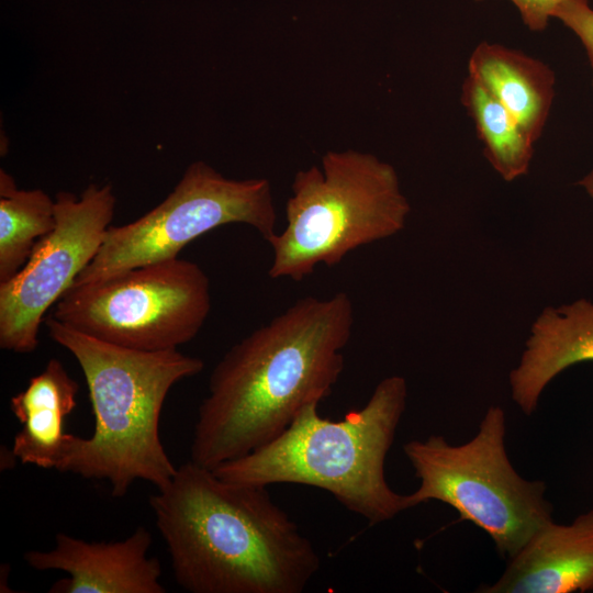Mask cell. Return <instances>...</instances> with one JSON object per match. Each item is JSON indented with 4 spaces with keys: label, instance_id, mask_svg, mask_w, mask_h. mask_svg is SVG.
Segmentation results:
<instances>
[{
    "label": "cell",
    "instance_id": "obj_18",
    "mask_svg": "<svg viewBox=\"0 0 593 593\" xmlns=\"http://www.w3.org/2000/svg\"><path fill=\"white\" fill-rule=\"evenodd\" d=\"M482 1V0H475ZM517 8L524 24L533 32H542L558 9L569 0H510Z\"/></svg>",
    "mask_w": 593,
    "mask_h": 593
},
{
    "label": "cell",
    "instance_id": "obj_12",
    "mask_svg": "<svg viewBox=\"0 0 593 593\" xmlns=\"http://www.w3.org/2000/svg\"><path fill=\"white\" fill-rule=\"evenodd\" d=\"M593 361V302L547 306L537 316L518 365L510 372L512 399L532 415L546 387L567 368Z\"/></svg>",
    "mask_w": 593,
    "mask_h": 593
},
{
    "label": "cell",
    "instance_id": "obj_16",
    "mask_svg": "<svg viewBox=\"0 0 593 593\" xmlns=\"http://www.w3.org/2000/svg\"><path fill=\"white\" fill-rule=\"evenodd\" d=\"M56 225L55 200L41 189L20 190L0 171V283L27 261L36 243Z\"/></svg>",
    "mask_w": 593,
    "mask_h": 593
},
{
    "label": "cell",
    "instance_id": "obj_9",
    "mask_svg": "<svg viewBox=\"0 0 593 593\" xmlns=\"http://www.w3.org/2000/svg\"><path fill=\"white\" fill-rule=\"evenodd\" d=\"M115 202L110 183H91L79 198L67 191L56 194L54 230L36 243L25 265L0 283L2 349L18 354L36 349L45 313L97 255Z\"/></svg>",
    "mask_w": 593,
    "mask_h": 593
},
{
    "label": "cell",
    "instance_id": "obj_7",
    "mask_svg": "<svg viewBox=\"0 0 593 593\" xmlns=\"http://www.w3.org/2000/svg\"><path fill=\"white\" fill-rule=\"evenodd\" d=\"M210 310L209 277L198 264L176 257L72 286L52 317L115 346L160 351L192 340Z\"/></svg>",
    "mask_w": 593,
    "mask_h": 593
},
{
    "label": "cell",
    "instance_id": "obj_2",
    "mask_svg": "<svg viewBox=\"0 0 593 593\" xmlns=\"http://www.w3.org/2000/svg\"><path fill=\"white\" fill-rule=\"evenodd\" d=\"M268 486L228 482L193 461L150 496L176 582L191 593H301L321 567Z\"/></svg>",
    "mask_w": 593,
    "mask_h": 593
},
{
    "label": "cell",
    "instance_id": "obj_8",
    "mask_svg": "<svg viewBox=\"0 0 593 593\" xmlns=\"http://www.w3.org/2000/svg\"><path fill=\"white\" fill-rule=\"evenodd\" d=\"M276 219L269 180L230 179L198 160L157 206L128 224L110 225L97 255L72 286L176 258L197 237L231 223L247 224L267 240L276 233Z\"/></svg>",
    "mask_w": 593,
    "mask_h": 593
},
{
    "label": "cell",
    "instance_id": "obj_10",
    "mask_svg": "<svg viewBox=\"0 0 593 593\" xmlns=\"http://www.w3.org/2000/svg\"><path fill=\"white\" fill-rule=\"evenodd\" d=\"M152 535L138 527L120 541H87L58 533L51 550H29L25 562L38 571L59 570L51 593H165L158 559L149 557Z\"/></svg>",
    "mask_w": 593,
    "mask_h": 593
},
{
    "label": "cell",
    "instance_id": "obj_14",
    "mask_svg": "<svg viewBox=\"0 0 593 593\" xmlns=\"http://www.w3.org/2000/svg\"><path fill=\"white\" fill-rule=\"evenodd\" d=\"M468 75L500 101L536 143L545 130L555 98L553 70L518 49L481 42L470 55Z\"/></svg>",
    "mask_w": 593,
    "mask_h": 593
},
{
    "label": "cell",
    "instance_id": "obj_11",
    "mask_svg": "<svg viewBox=\"0 0 593 593\" xmlns=\"http://www.w3.org/2000/svg\"><path fill=\"white\" fill-rule=\"evenodd\" d=\"M483 593L593 591V510L570 524L547 523L511 558Z\"/></svg>",
    "mask_w": 593,
    "mask_h": 593
},
{
    "label": "cell",
    "instance_id": "obj_19",
    "mask_svg": "<svg viewBox=\"0 0 593 593\" xmlns=\"http://www.w3.org/2000/svg\"><path fill=\"white\" fill-rule=\"evenodd\" d=\"M578 184L586 192V194L593 199V169L586 174Z\"/></svg>",
    "mask_w": 593,
    "mask_h": 593
},
{
    "label": "cell",
    "instance_id": "obj_13",
    "mask_svg": "<svg viewBox=\"0 0 593 593\" xmlns=\"http://www.w3.org/2000/svg\"><path fill=\"white\" fill-rule=\"evenodd\" d=\"M78 391L77 381L52 358L11 398V411L22 425L13 438L14 458L24 465L56 469L75 436L65 432L64 424L77 405Z\"/></svg>",
    "mask_w": 593,
    "mask_h": 593
},
{
    "label": "cell",
    "instance_id": "obj_3",
    "mask_svg": "<svg viewBox=\"0 0 593 593\" xmlns=\"http://www.w3.org/2000/svg\"><path fill=\"white\" fill-rule=\"evenodd\" d=\"M51 338L77 359L94 416L88 438L74 436L56 470L105 480L115 497L136 480L157 489L177 472L159 435L161 410L170 389L203 370L198 357L178 349L142 351L115 346L52 316L44 318Z\"/></svg>",
    "mask_w": 593,
    "mask_h": 593
},
{
    "label": "cell",
    "instance_id": "obj_15",
    "mask_svg": "<svg viewBox=\"0 0 593 593\" xmlns=\"http://www.w3.org/2000/svg\"><path fill=\"white\" fill-rule=\"evenodd\" d=\"M461 103L473 121L483 154L493 169L505 181L525 176L535 142L503 104L469 75L461 87Z\"/></svg>",
    "mask_w": 593,
    "mask_h": 593
},
{
    "label": "cell",
    "instance_id": "obj_1",
    "mask_svg": "<svg viewBox=\"0 0 593 593\" xmlns=\"http://www.w3.org/2000/svg\"><path fill=\"white\" fill-rule=\"evenodd\" d=\"M354 309L348 294L305 296L233 345L213 368L198 409L190 460L214 469L270 443L344 369Z\"/></svg>",
    "mask_w": 593,
    "mask_h": 593
},
{
    "label": "cell",
    "instance_id": "obj_6",
    "mask_svg": "<svg viewBox=\"0 0 593 593\" xmlns=\"http://www.w3.org/2000/svg\"><path fill=\"white\" fill-rule=\"evenodd\" d=\"M505 413L490 406L477 434L451 445L443 436L412 439L404 454L419 480L407 494L413 507L439 501L456 510L493 540L497 552L513 557L542 526L553 521L544 481L518 474L505 449Z\"/></svg>",
    "mask_w": 593,
    "mask_h": 593
},
{
    "label": "cell",
    "instance_id": "obj_17",
    "mask_svg": "<svg viewBox=\"0 0 593 593\" xmlns=\"http://www.w3.org/2000/svg\"><path fill=\"white\" fill-rule=\"evenodd\" d=\"M590 0H569L555 14L583 45L593 72V9ZM593 85V78H592Z\"/></svg>",
    "mask_w": 593,
    "mask_h": 593
},
{
    "label": "cell",
    "instance_id": "obj_5",
    "mask_svg": "<svg viewBox=\"0 0 593 593\" xmlns=\"http://www.w3.org/2000/svg\"><path fill=\"white\" fill-rule=\"evenodd\" d=\"M286 203V227L271 235L272 279L300 281L324 264L401 232L411 212L394 167L358 150H329L299 170Z\"/></svg>",
    "mask_w": 593,
    "mask_h": 593
},
{
    "label": "cell",
    "instance_id": "obj_4",
    "mask_svg": "<svg viewBox=\"0 0 593 593\" xmlns=\"http://www.w3.org/2000/svg\"><path fill=\"white\" fill-rule=\"evenodd\" d=\"M406 399L405 379L390 376L343 419L322 417L318 403H311L273 440L212 470L235 483L315 486L369 525L384 523L412 508L407 494L389 485L384 470Z\"/></svg>",
    "mask_w": 593,
    "mask_h": 593
}]
</instances>
